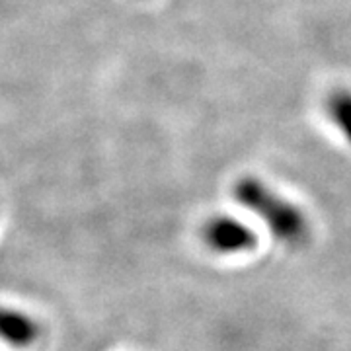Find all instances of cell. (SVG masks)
<instances>
[{
	"label": "cell",
	"instance_id": "cell-1",
	"mask_svg": "<svg viewBox=\"0 0 351 351\" xmlns=\"http://www.w3.org/2000/svg\"><path fill=\"white\" fill-rule=\"evenodd\" d=\"M232 197L260 217L269 232L289 248H302L311 240V221L299 205L277 193L256 176H242L232 186Z\"/></svg>",
	"mask_w": 351,
	"mask_h": 351
},
{
	"label": "cell",
	"instance_id": "cell-2",
	"mask_svg": "<svg viewBox=\"0 0 351 351\" xmlns=\"http://www.w3.org/2000/svg\"><path fill=\"white\" fill-rule=\"evenodd\" d=\"M201 239L205 246L215 254L230 256L258 248V234L244 221L230 215H215L203 228Z\"/></svg>",
	"mask_w": 351,
	"mask_h": 351
},
{
	"label": "cell",
	"instance_id": "cell-3",
	"mask_svg": "<svg viewBox=\"0 0 351 351\" xmlns=\"http://www.w3.org/2000/svg\"><path fill=\"white\" fill-rule=\"evenodd\" d=\"M41 338V326L29 314L0 304V341L27 350Z\"/></svg>",
	"mask_w": 351,
	"mask_h": 351
},
{
	"label": "cell",
	"instance_id": "cell-4",
	"mask_svg": "<svg viewBox=\"0 0 351 351\" xmlns=\"http://www.w3.org/2000/svg\"><path fill=\"white\" fill-rule=\"evenodd\" d=\"M324 112L332 125L339 131V135L351 145V90L336 88L328 94L324 101Z\"/></svg>",
	"mask_w": 351,
	"mask_h": 351
}]
</instances>
